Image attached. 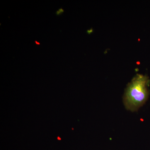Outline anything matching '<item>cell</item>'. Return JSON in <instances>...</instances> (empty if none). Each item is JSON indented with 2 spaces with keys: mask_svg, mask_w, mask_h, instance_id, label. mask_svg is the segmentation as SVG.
<instances>
[{
  "mask_svg": "<svg viewBox=\"0 0 150 150\" xmlns=\"http://www.w3.org/2000/svg\"><path fill=\"white\" fill-rule=\"evenodd\" d=\"M149 79L147 76L138 74L127 86L124 97L123 103L126 109L132 112L137 111L146 103L149 92L148 86Z\"/></svg>",
  "mask_w": 150,
  "mask_h": 150,
  "instance_id": "obj_1",
  "label": "cell"
},
{
  "mask_svg": "<svg viewBox=\"0 0 150 150\" xmlns=\"http://www.w3.org/2000/svg\"><path fill=\"white\" fill-rule=\"evenodd\" d=\"M64 9L61 8H59L58 11H56V15L58 16H60L62 15V14L64 13Z\"/></svg>",
  "mask_w": 150,
  "mask_h": 150,
  "instance_id": "obj_2",
  "label": "cell"
},
{
  "mask_svg": "<svg viewBox=\"0 0 150 150\" xmlns=\"http://www.w3.org/2000/svg\"><path fill=\"white\" fill-rule=\"evenodd\" d=\"M34 42H35V44H36V45H38V46L40 45V43H39V42H38V41H37V40H35Z\"/></svg>",
  "mask_w": 150,
  "mask_h": 150,
  "instance_id": "obj_3",
  "label": "cell"
}]
</instances>
